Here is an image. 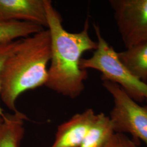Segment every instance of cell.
I'll list each match as a JSON object with an SVG mask.
<instances>
[{"instance_id": "cell-1", "label": "cell", "mask_w": 147, "mask_h": 147, "mask_svg": "<svg viewBox=\"0 0 147 147\" xmlns=\"http://www.w3.org/2000/svg\"><path fill=\"white\" fill-rule=\"evenodd\" d=\"M45 5L51 37V58L45 86L58 94L75 99L84 91L88 78L87 71L80 67L82 56L95 50L98 43L89 36L88 19L81 31L69 32L63 27L62 18L52 2L45 0Z\"/></svg>"}, {"instance_id": "cell-2", "label": "cell", "mask_w": 147, "mask_h": 147, "mask_svg": "<svg viewBox=\"0 0 147 147\" xmlns=\"http://www.w3.org/2000/svg\"><path fill=\"white\" fill-rule=\"evenodd\" d=\"M50 58L49 30L20 39L0 73V98L9 110L13 112L18 111L16 102L24 92L45 85Z\"/></svg>"}, {"instance_id": "cell-3", "label": "cell", "mask_w": 147, "mask_h": 147, "mask_svg": "<svg viewBox=\"0 0 147 147\" xmlns=\"http://www.w3.org/2000/svg\"><path fill=\"white\" fill-rule=\"evenodd\" d=\"M97 37V48L93 55L82 58L80 67L83 70L95 69L101 73V80L119 86L132 99L137 102L147 101V83L137 79L123 64L113 47L102 36L100 27L94 24Z\"/></svg>"}, {"instance_id": "cell-4", "label": "cell", "mask_w": 147, "mask_h": 147, "mask_svg": "<svg viewBox=\"0 0 147 147\" xmlns=\"http://www.w3.org/2000/svg\"><path fill=\"white\" fill-rule=\"evenodd\" d=\"M102 85L113 99L109 117L115 132L130 134L134 141L147 146V105H140L112 82L103 80Z\"/></svg>"}, {"instance_id": "cell-5", "label": "cell", "mask_w": 147, "mask_h": 147, "mask_svg": "<svg viewBox=\"0 0 147 147\" xmlns=\"http://www.w3.org/2000/svg\"><path fill=\"white\" fill-rule=\"evenodd\" d=\"M111 7L126 49L147 41V0H110Z\"/></svg>"}, {"instance_id": "cell-6", "label": "cell", "mask_w": 147, "mask_h": 147, "mask_svg": "<svg viewBox=\"0 0 147 147\" xmlns=\"http://www.w3.org/2000/svg\"><path fill=\"white\" fill-rule=\"evenodd\" d=\"M0 20L25 21L47 27L45 0H0Z\"/></svg>"}, {"instance_id": "cell-7", "label": "cell", "mask_w": 147, "mask_h": 147, "mask_svg": "<svg viewBox=\"0 0 147 147\" xmlns=\"http://www.w3.org/2000/svg\"><path fill=\"white\" fill-rule=\"evenodd\" d=\"M97 117L88 109L58 125L51 147H80Z\"/></svg>"}, {"instance_id": "cell-8", "label": "cell", "mask_w": 147, "mask_h": 147, "mask_svg": "<svg viewBox=\"0 0 147 147\" xmlns=\"http://www.w3.org/2000/svg\"><path fill=\"white\" fill-rule=\"evenodd\" d=\"M27 119L19 111L5 114L0 121V147H20L25 132L24 123Z\"/></svg>"}, {"instance_id": "cell-9", "label": "cell", "mask_w": 147, "mask_h": 147, "mask_svg": "<svg viewBox=\"0 0 147 147\" xmlns=\"http://www.w3.org/2000/svg\"><path fill=\"white\" fill-rule=\"evenodd\" d=\"M123 64L137 79L147 83V41L117 53Z\"/></svg>"}, {"instance_id": "cell-10", "label": "cell", "mask_w": 147, "mask_h": 147, "mask_svg": "<svg viewBox=\"0 0 147 147\" xmlns=\"http://www.w3.org/2000/svg\"><path fill=\"white\" fill-rule=\"evenodd\" d=\"M115 133L110 117L104 113L97 114L80 147H107Z\"/></svg>"}, {"instance_id": "cell-11", "label": "cell", "mask_w": 147, "mask_h": 147, "mask_svg": "<svg viewBox=\"0 0 147 147\" xmlns=\"http://www.w3.org/2000/svg\"><path fill=\"white\" fill-rule=\"evenodd\" d=\"M43 30L42 26L31 22L0 20V43L25 38Z\"/></svg>"}, {"instance_id": "cell-12", "label": "cell", "mask_w": 147, "mask_h": 147, "mask_svg": "<svg viewBox=\"0 0 147 147\" xmlns=\"http://www.w3.org/2000/svg\"><path fill=\"white\" fill-rule=\"evenodd\" d=\"M20 39H18L9 42L0 43V73L6 59L16 51L18 47ZM3 109L0 106V121L5 116Z\"/></svg>"}, {"instance_id": "cell-13", "label": "cell", "mask_w": 147, "mask_h": 147, "mask_svg": "<svg viewBox=\"0 0 147 147\" xmlns=\"http://www.w3.org/2000/svg\"><path fill=\"white\" fill-rule=\"evenodd\" d=\"M107 147H140L139 143L124 134L115 133Z\"/></svg>"}]
</instances>
